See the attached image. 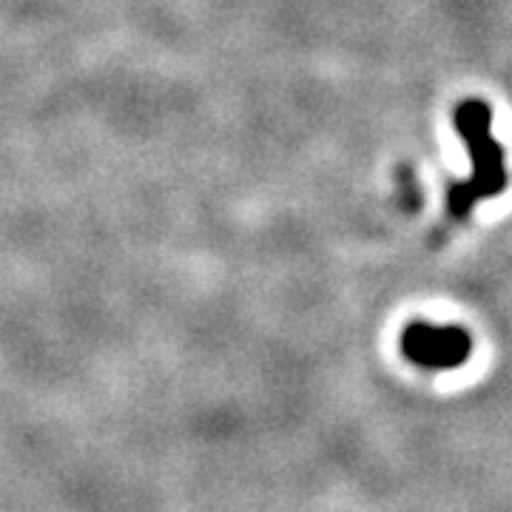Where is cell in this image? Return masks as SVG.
I'll return each instance as SVG.
<instances>
[{
    "mask_svg": "<svg viewBox=\"0 0 512 512\" xmlns=\"http://www.w3.org/2000/svg\"><path fill=\"white\" fill-rule=\"evenodd\" d=\"M473 342L461 328L453 325H427L416 322L404 330L402 353L424 370H453L470 359Z\"/></svg>",
    "mask_w": 512,
    "mask_h": 512,
    "instance_id": "cell-1",
    "label": "cell"
}]
</instances>
